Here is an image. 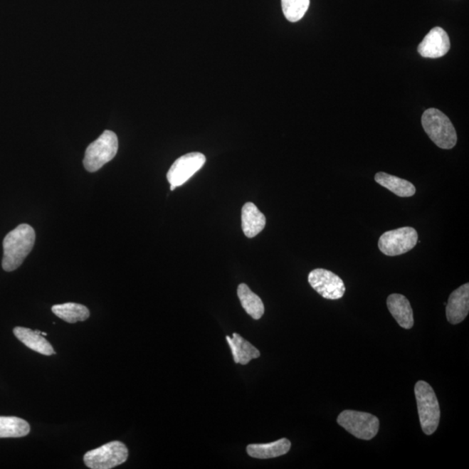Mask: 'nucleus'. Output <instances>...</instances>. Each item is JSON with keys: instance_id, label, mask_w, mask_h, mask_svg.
<instances>
[{"instance_id": "1", "label": "nucleus", "mask_w": 469, "mask_h": 469, "mask_svg": "<svg viewBox=\"0 0 469 469\" xmlns=\"http://www.w3.org/2000/svg\"><path fill=\"white\" fill-rule=\"evenodd\" d=\"M36 233L29 224L23 223L6 236L3 241L2 268L7 272L17 270L33 251Z\"/></svg>"}, {"instance_id": "2", "label": "nucleus", "mask_w": 469, "mask_h": 469, "mask_svg": "<svg viewBox=\"0 0 469 469\" xmlns=\"http://www.w3.org/2000/svg\"><path fill=\"white\" fill-rule=\"evenodd\" d=\"M421 125L426 133L437 147L450 149L457 143V133L449 118L435 108L425 110L421 117Z\"/></svg>"}, {"instance_id": "3", "label": "nucleus", "mask_w": 469, "mask_h": 469, "mask_svg": "<svg viewBox=\"0 0 469 469\" xmlns=\"http://www.w3.org/2000/svg\"><path fill=\"white\" fill-rule=\"evenodd\" d=\"M415 394L421 428L426 435L431 436L440 423L438 400L431 386L424 381L416 382Z\"/></svg>"}, {"instance_id": "4", "label": "nucleus", "mask_w": 469, "mask_h": 469, "mask_svg": "<svg viewBox=\"0 0 469 469\" xmlns=\"http://www.w3.org/2000/svg\"><path fill=\"white\" fill-rule=\"evenodd\" d=\"M118 139L115 133L105 131L96 141L86 149L83 161L86 171L96 172L117 155Z\"/></svg>"}, {"instance_id": "5", "label": "nucleus", "mask_w": 469, "mask_h": 469, "mask_svg": "<svg viewBox=\"0 0 469 469\" xmlns=\"http://www.w3.org/2000/svg\"><path fill=\"white\" fill-rule=\"evenodd\" d=\"M128 448L121 441H110L90 450L84 456L86 466L92 469H110L120 466L127 460Z\"/></svg>"}, {"instance_id": "6", "label": "nucleus", "mask_w": 469, "mask_h": 469, "mask_svg": "<svg viewBox=\"0 0 469 469\" xmlns=\"http://www.w3.org/2000/svg\"><path fill=\"white\" fill-rule=\"evenodd\" d=\"M337 423L358 439L369 441L377 435L380 421L369 413L354 411H342Z\"/></svg>"}, {"instance_id": "7", "label": "nucleus", "mask_w": 469, "mask_h": 469, "mask_svg": "<svg viewBox=\"0 0 469 469\" xmlns=\"http://www.w3.org/2000/svg\"><path fill=\"white\" fill-rule=\"evenodd\" d=\"M418 233L412 227L389 231L380 236L378 248L389 257H396L411 251L416 246Z\"/></svg>"}, {"instance_id": "8", "label": "nucleus", "mask_w": 469, "mask_h": 469, "mask_svg": "<svg viewBox=\"0 0 469 469\" xmlns=\"http://www.w3.org/2000/svg\"><path fill=\"white\" fill-rule=\"evenodd\" d=\"M308 281L311 287L323 298L338 300L344 297L346 288L344 281L332 271L315 269L310 272Z\"/></svg>"}, {"instance_id": "9", "label": "nucleus", "mask_w": 469, "mask_h": 469, "mask_svg": "<svg viewBox=\"0 0 469 469\" xmlns=\"http://www.w3.org/2000/svg\"><path fill=\"white\" fill-rule=\"evenodd\" d=\"M206 162V156L200 152H191L180 157L169 169V183L175 187L181 186L202 169Z\"/></svg>"}, {"instance_id": "10", "label": "nucleus", "mask_w": 469, "mask_h": 469, "mask_svg": "<svg viewBox=\"0 0 469 469\" xmlns=\"http://www.w3.org/2000/svg\"><path fill=\"white\" fill-rule=\"evenodd\" d=\"M450 46V39L446 31L437 26L426 35L417 50L421 57L438 58L448 53Z\"/></svg>"}, {"instance_id": "11", "label": "nucleus", "mask_w": 469, "mask_h": 469, "mask_svg": "<svg viewBox=\"0 0 469 469\" xmlns=\"http://www.w3.org/2000/svg\"><path fill=\"white\" fill-rule=\"evenodd\" d=\"M469 312V285H465L453 291L449 295L446 307L447 319L451 325L462 322Z\"/></svg>"}, {"instance_id": "12", "label": "nucleus", "mask_w": 469, "mask_h": 469, "mask_svg": "<svg viewBox=\"0 0 469 469\" xmlns=\"http://www.w3.org/2000/svg\"><path fill=\"white\" fill-rule=\"evenodd\" d=\"M389 312L401 328L411 330L413 326V314L411 302L400 294L390 295L387 299Z\"/></svg>"}, {"instance_id": "13", "label": "nucleus", "mask_w": 469, "mask_h": 469, "mask_svg": "<svg viewBox=\"0 0 469 469\" xmlns=\"http://www.w3.org/2000/svg\"><path fill=\"white\" fill-rule=\"evenodd\" d=\"M14 333L19 341L33 352L45 354V356H52L55 354L53 346L45 337L41 336V330L16 327Z\"/></svg>"}, {"instance_id": "14", "label": "nucleus", "mask_w": 469, "mask_h": 469, "mask_svg": "<svg viewBox=\"0 0 469 469\" xmlns=\"http://www.w3.org/2000/svg\"><path fill=\"white\" fill-rule=\"evenodd\" d=\"M265 216L253 203H246L242 209V228L244 235L252 238L265 227Z\"/></svg>"}, {"instance_id": "15", "label": "nucleus", "mask_w": 469, "mask_h": 469, "mask_svg": "<svg viewBox=\"0 0 469 469\" xmlns=\"http://www.w3.org/2000/svg\"><path fill=\"white\" fill-rule=\"evenodd\" d=\"M290 448V441L286 438H282L270 443L251 444L247 447V453L253 458L271 459L286 455Z\"/></svg>"}, {"instance_id": "16", "label": "nucleus", "mask_w": 469, "mask_h": 469, "mask_svg": "<svg viewBox=\"0 0 469 469\" xmlns=\"http://www.w3.org/2000/svg\"><path fill=\"white\" fill-rule=\"evenodd\" d=\"M226 339L236 364L246 365L260 357L259 350L238 334L234 333L233 337H226Z\"/></svg>"}, {"instance_id": "17", "label": "nucleus", "mask_w": 469, "mask_h": 469, "mask_svg": "<svg viewBox=\"0 0 469 469\" xmlns=\"http://www.w3.org/2000/svg\"><path fill=\"white\" fill-rule=\"evenodd\" d=\"M374 180L382 187L388 189L389 191L401 198H411L416 192L415 185L412 183L400 179V177L388 174V173L378 172L374 176Z\"/></svg>"}, {"instance_id": "18", "label": "nucleus", "mask_w": 469, "mask_h": 469, "mask_svg": "<svg viewBox=\"0 0 469 469\" xmlns=\"http://www.w3.org/2000/svg\"><path fill=\"white\" fill-rule=\"evenodd\" d=\"M238 295L244 310L255 320H259L264 314V305L261 298L252 293L249 287L241 283L238 288Z\"/></svg>"}, {"instance_id": "19", "label": "nucleus", "mask_w": 469, "mask_h": 469, "mask_svg": "<svg viewBox=\"0 0 469 469\" xmlns=\"http://www.w3.org/2000/svg\"><path fill=\"white\" fill-rule=\"evenodd\" d=\"M52 310L58 318L69 323L84 322L90 317L89 310L80 303L66 302L54 305Z\"/></svg>"}, {"instance_id": "20", "label": "nucleus", "mask_w": 469, "mask_h": 469, "mask_svg": "<svg viewBox=\"0 0 469 469\" xmlns=\"http://www.w3.org/2000/svg\"><path fill=\"white\" fill-rule=\"evenodd\" d=\"M29 433V423L21 418L0 416V438H19Z\"/></svg>"}, {"instance_id": "21", "label": "nucleus", "mask_w": 469, "mask_h": 469, "mask_svg": "<svg viewBox=\"0 0 469 469\" xmlns=\"http://www.w3.org/2000/svg\"><path fill=\"white\" fill-rule=\"evenodd\" d=\"M310 4V0H282L283 14L290 22L301 21L308 11Z\"/></svg>"}]
</instances>
